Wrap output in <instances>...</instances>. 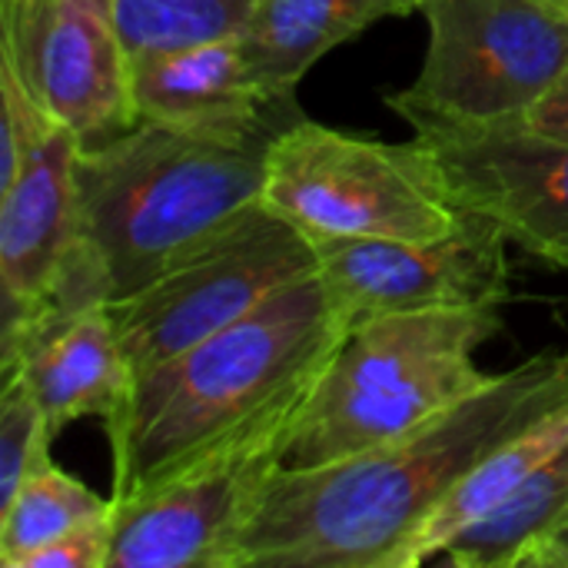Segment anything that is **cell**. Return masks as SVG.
<instances>
[{
    "instance_id": "obj_1",
    "label": "cell",
    "mask_w": 568,
    "mask_h": 568,
    "mask_svg": "<svg viewBox=\"0 0 568 568\" xmlns=\"http://www.w3.org/2000/svg\"><path fill=\"white\" fill-rule=\"evenodd\" d=\"M566 403L568 353H542L383 446L313 469L280 466L223 568H393L473 466Z\"/></svg>"
},
{
    "instance_id": "obj_2",
    "label": "cell",
    "mask_w": 568,
    "mask_h": 568,
    "mask_svg": "<svg viewBox=\"0 0 568 568\" xmlns=\"http://www.w3.org/2000/svg\"><path fill=\"white\" fill-rule=\"evenodd\" d=\"M349 326L353 313L313 273L136 376L103 423L113 449L110 499L150 493L206 453L300 416Z\"/></svg>"
},
{
    "instance_id": "obj_3",
    "label": "cell",
    "mask_w": 568,
    "mask_h": 568,
    "mask_svg": "<svg viewBox=\"0 0 568 568\" xmlns=\"http://www.w3.org/2000/svg\"><path fill=\"white\" fill-rule=\"evenodd\" d=\"M270 146L163 123H136L106 143L80 146L77 246L47 306L116 303L153 283L263 196Z\"/></svg>"
},
{
    "instance_id": "obj_4",
    "label": "cell",
    "mask_w": 568,
    "mask_h": 568,
    "mask_svg": "<svg viewBox=\"0 0 568 568\" xmlns=\"http://www.w3.org/2000/svg\"><path fill=\"white\" fill-rule=\"evenodd\" d=\"M503 333L496 306L403 310L353 320L283 453V469L329 466L383 446L479 393L476 349Z\"/></svg>"
},
{
    "instance_id": "obj_5",
    "label": "cell",
    "mask_w": 568,
    "mask_h": 568,
    "mask_svg": "<svg viewBox=\"0 0 568 568\" xmlns=\"http://www.w3.org/2000/svg\"><path fill=\"white\" fill-rule=\"evenodd\" d=\"M263 203L313 240H439L463 220L443 163L423 140L386 143L310 116L273 140Z\"/></svg>"
},
{
    "instance_id": "obj_6",
    "label": "cell",
    "mask_w": 568,
    "mask_h": 568,
    "mask_svg": "<svg viewBox=\"0 0 568 568\" xmlns=\"http://www.w3.org/2000/svg\"><path fill=\"white\" fill-rule=\"evenodd\" d=\"M313 273L316 243L260 196L106 313L136 379Z\"/></svg>"
},
{
    "instance_id": "obj_7",
    "label": "cell",
    "mask_w": 568,
    "mask_h": 568,
    "mask_svg": "<svg viewBox=\"0 0 568 568\" xmlns=\"http://www.w3.org/2000/svg\"><path fill=\"white\" fill-rule=\"evenodd\" d=\"M423 70L386 103L463 123L526 120L568 80V10L556 0H419Z\"/></svg>"
},
{
    "instance_id": "obj_8",
    "label": "cell",
    "mask_w": 568,
    "mask_h": 568,
    "mask_svg": "<svg viewBox=\"0 0 568 568\" xmlns=\"http://www.w3.org/2000/svg\"><path fill=\"white\" fill-rule=\"evenodd\" d=\"M0 67L83 146L140 123L113 0H0Z\"/></svg>"
},
{
    "instance_id": "obj_9",
    "label": "cell",
    "mask_w": 568,
    "mask_h": 568,
    "mask_svg": "<svg viewBox=\"0 0 568 568\" xmlns=\"http://www.w3.org/2000/svg\"><path fill=\"white\" fill-rule=\"evenodd\" d=\"M300 416L253 429L150 493L113 503L110 568H223L256 496L283 466Z\"/></svg>"
},
{
    "instance_id": "obj_10",
    "label": "cell",
    "mask_w": 568,
    "mask_h": 568,
    "mask_svg": "<svg viewBox=\"0 0 568 568\" xmlns=\"http://www.w3.org/2000/svg\"><path fill=\"white\" fill-rule=\"evenodd\" d=\"M313 240V236H310ZM320 276L353 320L403 310L496 306L509 303L513 236L489 216L463 210L439 240L316 236Z\"/></svg>"
},
{
    "instance_id": "obj_11",
    "label": "cell",
    "mask_w": 568,
    "mask_h": 568,
    "mask_svg": "<svg viewBox=\"0 0 568 568\" xmlns=\"http://www.w3.org/2000/svg\"><path fill=\"white\" fill-rule=\"evenodd\" d=\"M443 163L459 210L496 220L513 243L546 256L568 240V143L509 123H463L429 110L396 106Z\"/></svg>"
},
{
    "instance_id": "obj_12",
    "label": "cell",
    "mask_w": 568,
    "mask_h": 568,
    "mask_svg": "<svg viewBox=\"0 0 568 568\" xmlns=\"http://www.w3.org/2000/svg\"><path fill=\"white\" fill-rule=\"evenodd\" d=\"M130 97L140 123L230 143H273L303 120L296 97L276 93L253 70L240 37L133 57Z\"/></svg>"
},
{
    "instance_id": "obj_13",
    "label": "cell",
    "mask_w": 568,
    "mask_h": 568,
    "mask_svg": "<svg viewBox=\"0 0 568 568\" xmlns=\"http://www.w3.org/2000/svg\"><path fill=\"white\" fill-rule=\"evenodd\" d=\"M80 140L50 120L37 146L0 190V333L43 310L77 246V156Z\"/></svg>"
},
{
    "instance_id": "obj_14",
    "label": "cell",
    "mask_w": 568,
    "mask_h": 568,
    "mask_svg": "<svg viewBox=\"0 0 568 568\" xmlns=\"http://www.w3.org/2000/svg\"><path fill=\"white\" fill-rule=\"evenodd\" d=\"M0 373L27 379L53 436L87 416L106 423L133 386L106 303L43 306L0 333Z\"/></svg>"
},
{
    "instance_id": "obj_15",
    "label": "cell",
    "mask_w": 568,
    "mask_h": 568,
    "mask_svg": "<svg viewBox=\"0 0 568 568\" xmlns=\"http://www.w3.org/2000/svg\"><path fill=\"white\" fill-rule=\"evenodd\" d=\"M419 0H253L240 33L253 70L286 97L339 43L359 37L386 17H406Z\"/></svg>"
},
{
    "instance_id": "obj_16",
    "label": "cell",
    "mask_w": 568,
    "mask_h": 568,
    "mask_svg": "<svg viewBox=\"0 0 568 568\" xmlns=\"http://www.w3.org/2000/svg\"><path fill=\"white\" fill-rule=\"evenodd\" d=\"M568 443V403L529 423L523 433L499 443L479 466H473L456 489L426 516V523L406 539L393 568H419L436 562L463 532L496 513L513 493H519L532 473Z\"/></svg>"
},
{
    "instance_id": "obj_17",
    "label": "cell",
    "mask_w": 568,
    "mask_h": 568,
    "mask_svg": "<svg viewBox=\"0 0 568 568\" xmlns=\"http://www.w3.org/2000/svg\"><path fill=\"white\" fill-rule=\"evenodd\" d=\"M568 519V443L496 513L463 532L439 559L456 568H519L526 552Z\"/></svg>"
},
{
    "instance_id": "obj_18",
    "label": "cell",
    "mask_w": 568,
    "mask_h": 568,
    "mask_svg": "<svg viewBox=\"0 0 568 568\" xmlns=\"http://www.w3.org/2000/svg\"><path fill=\"white\" fill-rule=\"evenodd\" d=\"M110 506L113 499L97 496L87 483L50 463L0 506V566L20 568L33 552L103 516Z\"/></svg>"
},
{
    "instance_id": "obj_19",
    "label": "cell",
    "mask_w": 568,
    "mask_h": 568,
    "mask_svg": "<svg viewBox=\"0 0 568 568\" xmlns=\"http://www.w3.org/2000/svg\"><path fill=\"white\" fill-rule=\"evenodd\" d=\"M113 10L133 60L150 50L240 37L250 23L253 0H113Z\"/></svg>"
},
{
    "instance_id": "obj_20",
    "label": "cell",
    "mask_w": 568,
    "mask_h": 568,
    "mask_svg": "<svg viewBox=\"0 0 568 568\" xmlns=\"http://www.w3.org/2000/svg\"><path fill=\"white\" fill-rule=\"evenodd\" d=\"M53 433L20 373H0V506L40 469L53 463Z\"/></svg>"
},
{
    "instance_id": "obj_21",
    "label": "cell",
    "mask_w": 568,
    "mask_h": 568,
    "mask_svg": "<svg viewBox=\"0 0 568 568\" xmlns=\"http://www.w3.org/2000/svg\"><path fill=\"white\" fill-rule=\"evenodd\" d=\"M113 546V506L67 532L63 539L50 542L47 549L33 552L20 568H110Z\"/></svg>"
},
{
    "instance_id": "obj_22",
    "label": "cell",
    "mask_w": 568,
    "mask_h": 568,
    "mask_svg": "<svg viewBox=\"0 0 568 568\" xmlns=\"http://www.w3.org/2000/svg\"><path fill=\"white\" fill-rule=\"evenodd\" d=\"M529 130L542 133V136H552V140H566L568 143V80L552 90L526 120H523Z\"/></svg>"
},
{
    "instance_id": "obj_23",
    "label": "cell",
    "mask_w": 568,
    "mask_h": 568,
    "mask_svg": "<svg viewBox=\"0 0 568 568\" xmlns=\"http://www.w3.org/2000/svg\"><path fill=\"white\" fill-rule=\"evenodd\" d=\"M519 568H568V519L556 526L542 542H536Z\"/></svg>"
},
{
    "instance_id": "obj_24",
    "label": "cell",
    "mask_w": 568,
    "mask_h": 568,
    "mask_svg": "<svg viewBox=\"0 0 568 568\" xmlns=\"http://www.w3.org/2000/svg\"><path fill=\"white\" fill-rule=\"evenodd\" d=\"M542 260H546L549 266H559V270H566L568 273V240H562L559 246H552Z\"/></svg>"
},
{
    "instance_id": "obj_25",
    "label": "cell",
    "mask_w": 568,
    "mask_h": 568,
    "mask_svg": "<svg viewBox=\"0 0 568 568\" xmlns=\"http://www.w3.org/2000/svg\"><path fill=\"white\" fill-rule=\"evenodd\" d=\"M556 3H559V7H566V10H568V0H556Z\"/></svg>"
}]
</instances>
